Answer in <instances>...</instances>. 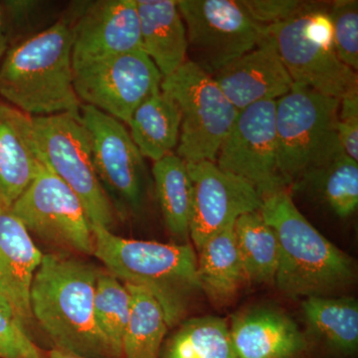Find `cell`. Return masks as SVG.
I'll list each match as a JSON object with an SVG mask.
<instances>
[{
	"instance_id": "1",
	"label": "cell",
	"mask_w": 358,
	"mask_h": 358,
	"mask_svg": "<svg viewBox=\"0 0 358 358\" xmlns=\"http://www.w3.org/2000/svg\"><path fill=\"white\" fill-rule=\"evenodd\" d=\"M99 268L59 254H46L33 279V320L52 348L87 358H117L99 329L94 298Z\"/></svg>"
},
{
	"instance_id": "2",
	"label": "cell",
	"mask_w": 358,
	"mask_h": 358,
	"mask_svg": "<svg viewBox=\"0 0 358 358\" xmlns=\"http://www.w3.org/2000/svg\"><path fill=\"white\" fill-rule=\"evenodd\" d=\"M260 212L279 242L275 285L280 292L291 298L334 296L355 284V260L308 222L289 190L264 199Z\"/></svg>"
},
{
	"instance_id": "3",
	"label": "cell",
	"mask_w": 358,
	"mask_h": 358,
	"mask_svg": "<svg viewBox=\"0 0 358 358\" xmlns=\"http://www.w3.org/2000/svg\"><path fill=\"white\" fill-rule=\"evenodd\" d=\"M91 226L94 256L108 272L124 284L147 289L164 310L169 329L183 322L202 294L194 247L126 239L103 226Z\"/></svg>"
},
{
	"instance_id": "4",
	"label": "cell",
	"mask_w": 358,
	"mask_h": 358,
	"mask_svg": "<svg viewBox=\"0 0 358 358\" xmlns=\"http://www.w3.org/2000/svg\"><path fill=\"white\" fill-rule=\"evenodd\" d=\"M72 31L58 21L7 49L0 63V96L31 117L73 115L82 103L74 88Z\"/></svg>"
},
{
	"instance_id": "5",
	"label": "cell",
	"mask_w": 358,
	"mask_h": 358,
	"mask_svg": "<svg viewBox=\"0 0 358 358\" xmlns=\"http://www.w3.org/2000/svg\"><path fill=\"white\" fill-rule=\"evenodd\" d=\"M275 102L278 167L289 190L308 171L345 154L338 134L339 100L294 84Z\"/></svg>"
},
{
	"instance_id": "6",
	"label": "cell",
	"mask_w": 358,
	"mask_h": 358,
	"mask_svg": "<svg viewBox=\"0 0 358 358\" xmlns=\"http://www.w3.org/2000/svg\"><path fill=\"white\" fill-rule=\"evenodd\" d=\"M160 89L173 99L180 110L176 155L185 162H216L239 110L226 98L213 77L190 61L164 78Z\"/></svg>"
},
{
	"instance_id": "7",
	"label": "cell",
	"mask_w": 358,
	"mask_h": 358,
	"mask_svg": "<svg viewBox=\"0 0 358 358\" xmlns=\"http://www.w3.org/2000/svg\"><path fill=\"white\" fill-rule=\"evenodd\" d=\"M178 6L186 28L187 61L210 76L267 38L265 26L252 20L240 1L178 0Z\"/></svg>"
},
{
	"instance_id": "8",
	"label": "cell",
	"mask_w": 358,
	"mask_h": 358,
	"mask_svg": "<svg viewBox=\"0 0 358 358\" xmlns=\"http://www.w3.org/2000/svg\"><path fill=\"white\" fill-rule=\"evenodd\" d=\"M32 121L44 164L79 197L91 224L112 230L114 206L96 176L88 134L80 117L62 114Z\"/></svg>"
},
{
	"instance_id": "9",
	"label": "cell",
	"mask_w": 358,
	"mask_h": 358,
	"mask_svg": "<svg viewBox=\"0 0 358 358\" xmlns=\"http://www.w3.org/2000/svg\"><path fill=\"white\" fill-rule=\"evenodd\" d=\"M10 209L44 241L94 255L91 221L81 200L44 162Z\"/></svg>"
},
{
	"instance_id": "10",
	"label": "cell",
	"mask_w": 358,
	"mask_h": 358,
	"mask_svg": "<svg viewBox=\"0 0 358 358\" xmlns=\"http://www.w3.org/2000/svg\"><path fill=\"white\" fill-rule=\"evenodd\" d=\"M80 122L88 134L99 180L117 210H140L145 199V157L128 129L115 117L82 103Z\"/></svg>"
},
{
	"instance_id": "11",
	"label": "cell",
	"mask_w": 358,
	"mask_h": 358,
	"mask_svg": "<svg viewBox=\"0 0 358 358\" xmlns=\"http://www.w3.org/2000/svg\"><path fill=\"white\" fill-rule=\"evenodd\" d=\"M79 100L128 124L164 77L143 49L73 68Z\"/></svg>"
},
{
	"instance_id": "12",
	"label": "cell",
	"mask_w": 358,
	"mask_h": 358,
	"mask_svg": "<svg viewBox=\"0 0 358 358\" xmlns=\"http://www.w3.org/2000/svg\"><path fill=\"white\" fill-rule=\"evenodd\" d=\"M275 107V101H263L240 110L215 162L250 183L263 199L289 190L278 167Z\"/></svg>"
},
{
	"instance_id": "13",
	"label": "cell",
	"mask_w": 358,
	"mask_h": 358,
	"mask_svg": "<svg viewBox=\"0 0 358 358\" xmlns=\"http://www.w3.org/2000/svg\"><path fill=\"white\" fill-rule=\"evenodd\" d=\"M310 11L286 22L268 26V37L294 84L341 100L357 89V72L341 62L334 42L322 41L308 31Z\"/></svg>"
},
{
	"instance_id": "14",
	"label": "cell",
	"mask_w": 358,
	"mask_h": 358,
	"mask_svg": "<svg viewBox=\"0 0 358 358\" xmlns=\"http://www.w3.org/2000/svg\"><path fill=\"white\" fill-rule=\"evenodd\" d=\"M192 183L189 238L196 252L211 238L234 226L240 216L260 211L263 197L247 181L215 162H186Z\"/></svg>"
},
{
	"instance_id": "15",
	"label": "cell",
	"mask_w": 358,
	"mask_h": 358,
	"mask_svg": "<svg viewBox=\"0 0 358 358\" xmlns=\"http://www.w3.org/2000/svg\"><path fill=\"white\" fill-rule=\"evenodd\" d=\"M71 31L73 68L141 49L136 0L91 2Z\"/></svg>"
},
{
	"instance_id": "16",
	"label": "cell",
	"mask_w": 358,
	"mask_h": 358,
	"mask_svg": "<svg viewBox=\"0 0 358 358\" xmlns=\"http://www.w3.org/2000/svg\"><path fill=\"white\" fill-rule=\"evenodd\" d=\"M212 77L239 112L263 101H277L294 85L268 34L253 50Z\"/></svg>"
},
{
	"instance_id": "17",
	"label": "cell",
	"mask_w": 358,
	"mask_h": 358,
	"mask_svg": "<svg viewBox=\"0 0 358 358\" xmlns=\"http://www.w3.org/2000/svg\"><path fill=\"white\" fill-rule=\"evenodd\" d=\"M43 256L11 209L0 208V296L25 329L33 322L30 292Z\"/></svg>"
},
{
	"instance_id": "18",
	"label": "cell",
	"mask_w": 358,
	"mask_h": 358,
	"mask_svg": "<svg viewBox=\"0 0 358 358\" xmlns=\"http://www.w3.org/2000/svg\"><path fill=\"white\" fill-rule=\"evenodd\" d=\"M231 341L237 358H303L308 352L306 334L286 313L256 308L233 317Z\"/></svg>"
},
{
	"instance_id": "19",
	"label": "cell",
	"mask_w": 358,
	"mask_h": 358,
	"mask_svg": "<svg viewBox=\"0 0 358 358\" xmlns=\"http://www.w3.org/2000/svg\"><path fill=\"white\" fill-rule=\"evenodd\" d=\"M42 164L32 117L0 101V208H11Z\"/></svg>"
},
{
	"instance_id": "20",
	"label": "cell",
	"mask_w": 358,
	"mask_h": 358,
	"mask_svg": "<svg viewBox=\"0 0 358 358\" xmlns=\"http://www.w3.org/2000/svg\"><path fill=\"white\" fill-rule=\"evenodd\" d=\"M301 310L307 324L308 350L315 345L334 358H353L357 355V299L310 296L301 303Z\"/></svg>"
},
{
	"instance_id": "21",
	"label": "cell",
	"mask_w": 358,
	"mask_h": 358,
	"mask_svg": "<svg viewBox=\"0 0 358 358\" xmlns=\"http://www.w3.org/2000/svg\"><path fill=\"white\" fill-rule=\"evenodd\" d=\"M140 17L141 49L162 77L187 61V36L178 0H136Z\"/></svg>"
},
{
	"instance_id": "22",
	"label": "cell",
	"mask_w": 358,
	"mask_h": 358,
	"mask_svg": "<svg viewBox=\"0 0 358 358\" xmlns=\"http://www.w3.org/2000/svg\"><path fill=\"white\" fill-rule=\"evenodd\" d=\"M197 254V277L202 294L216 307L228 305L246 281L234 226L211 238Z\"/></svg>"
},
{
	"instance_id": "23",
	"label": "cell",
	"mask_w": 358,
	"mask_h": 358,
	"mask_svg": "<svg viewBox=\"0 0 358 358\" xmlns=\"http://www.w3.org/2000/svg\"><path fill=\"white\" fill-rule=\"evenodd\" d=\"M129 134L141 155L159 162L178 148L181 114L178 103L162 89L145 99L128 122Z\"/></svg>"
},
{
	"instance_id": "24",
	"label": "cell",
	"mask_w": 358,
	"mask_h": 358,
	"mask_svg": "<svg viewBox=\"0 0 358 358\" xmlns=\"http://www.w3.org/2000/svg\"><path fill=\"white\" fill-rule=\"evenodd\" d=\"M155 192L167 230L181 244L188 243L192 210V183L187 164L176 155L154 162Z\"/></svg>"
},
{
	"instance_id": "25",
	"label": "cell",
	"mask_w": 358,
	"mask_h": 358,
	"mask_svg": "<svg viewBox=\"0 0 358 358\" xmlns=\"http://www.w3.org/2000/svg\"><path fill=\"white\" fill-rule=\"evenodd\" d=\"M234 233L245 279L255 284H275L279 266V242L261 212L240 216L235 222Z\"/></svg>"
},
{
	"instance_id": "26",
	"label": "cell",
	"mask_w": 358,
	"mask_h": 358,
	"mask_svg": "<svg viewBox=\"0 0 358 358\" xmlns=\"http://www.w3.org/2000/svg\"><path fill=\"white\" fill-rule=\"evenodd\" d=\"M292 189L310 190L336 216L348 218L358 206V164L345 154L313 169L292 186ZM291 190V189H289Z\"/></svg>"
},
{
	"instance_id": "27",
	"label": "cell",
	"mask_w": 358,
	"mask_h": 358,
	"mask_svg": "<svg viewBox=\"0 0 358 358\" xmlns=\"http://www.w3.org/2000/svg\"><path fill=\"white\" fill-rule=\"evenodd\" d=\"M180 324L164 341L159 358H237L223 319L193 317Z\"/></svg>"
},
{
	"instance_id": "28",
	"label": "cell",
	"mask_w": 358,
	"mask_h": 358,
	"mask_svg": "<svg viewBox=\"0 0 358 358\" xmlns=\"http://www.w3.org/2000/svg\"><path fill=\"white\" fill-rule=\"evenodd\" d=\"M131 296V313L122 358H159L167 331L166 315L147 289L126 284Z\"/></svg>"
},
{
	"instance_id": "29",
	"label": "cell",
	"mask_w": 358,
	"mask_h": 358,
	"mask_svg": "<svg viewBox=\"0 0 358 358\" xmlns=\"http://www.w3.org/2000/svg\"><path fill=\"white\" fill-rule=\"evenodd\" d=\"M94 313L99 329L117 358H122V343L131 313V296L124 282L99 270Z\"/></svg>"
},
{
	"instance_id": "30",
	"label": "cell",
	"mask_w": 358,
	"mask_h": 358,
	"mask_svg": "<svg viewBox=\"0 0 358 358\" xmlns=\"http://www.w3.org/2000/svg\"><path fill=\"white\" fill-rule=\"evenodd\" d=\"M334 28V46L341 62L352 70L358 68V2L334 1L329 11Z\"/></svg>"
},
{
	"instance_id": "31",
	"label": "cell",
	"mask_w": 358,
	"mask_h": 358,
	"mask_svg": "<svg viewBox=\"0 0 358 358\" xmlns=\"http://www.w3.org/2000/svg\"><path fill=\"white\" fill-rule=\"evenodd\" d=\"M44 352L30 338L11 306L0 296V358H44Z\"/></svg>"
},
{
	"instance_id": "32",
	"label": "cell",
	"mask_w": 358,
	"mask_h": 358,
	"mask_svg": "<svg viewBox=\"0 0 358 358\" xmlns=\"http://www.w3.org/2000/svg\"><path fill=\"white\" fill-rule=\"evenodd\" d=\"M247 13L258 24H280L313 10L319 4L299 0H240Z\"/></svg>"
},
{
	"instance_id": "33",
	"label": "cell",
	"mask_w": 358,
	"mask_h": 358,
	"mask_svg": "<svg viewBox=\"0 0 358 358\" xmlns=\"http://www.w3.org/2000/svg\"><path fill=\"white\" fill-rule=\"evenodd\" d=\"M338 134L341 148L350 159L358 162V90L339 100Z\"/></svg>"
},
{
	"instance_id": "34",
	"label": "cell",
	"mask_w": 358,
	"mask_h": 358,
	"mask_svg": "<svg viewBox=\"0 0 358 358\" xmlns=\"http://www.w3.org/2000/svg\"><path fill=\"white\" fill-rule=\"evenodd\" d=\"M7 51L6 25H4L3 6L0 4V63Z\"/></svg>"
},
{
	"instance_id": "35",
	"label": "cell",
	"mask_w": 358,
	"mask_h": 358,
	"mask_svg": "<svg viewBox=\"0 0 358 358\" xmlns=\"http://www.w3.org/2000/svg\"><path fill=\"white\" fill-rule=\"evenodd\" d=\"M44 358H87L80 357L75 353L66 352V350H58V348H50V350H45Z\"/></svg>"
}]
</instances>
